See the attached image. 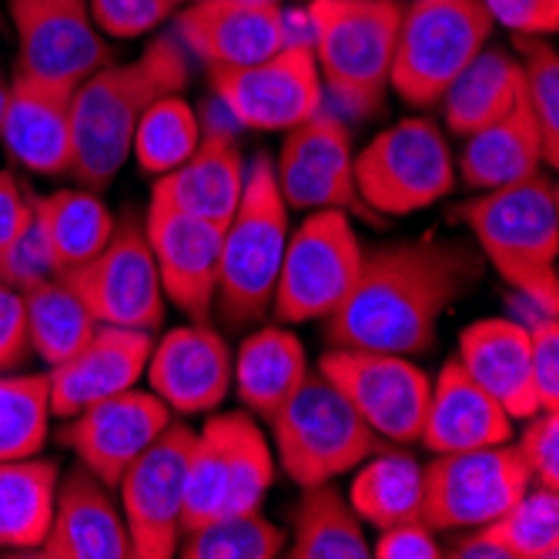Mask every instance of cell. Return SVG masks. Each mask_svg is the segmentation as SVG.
<instances>
[{
    "mask_svg": "<svg viewBox=\"0 0 559 559\" xmlns=\"http://www.w3.org/2000/svg\"><path fill=\"white\" fill-rule=\"evenodd\" d=\"M228 502V460L225 436L218 416L194 432L188 466H185V502H181V533H191L218 516H225Z\"/></svg>",
    "mask_w": 559,
    "mask_h": 559,
    "instance_id": "40",
    "label": "cell"
},
{
    "mask_svg": "<svg viewBox=\"0 0 559 559\" xmlns=\"http://www.w3.org/2000/svg\"><path fill=\"white\" fill-rule=\"evenodd\" d=\"M492 17L479 0H413L402 8L389 87L409 108H436L492 37Z\"/></svg>",
    "mask_w": 559,
    "mask_h": 559,
    "instance_id": "7",
    "label": "cell"
},
{
    "mask_svg": "<svg viewBox=\"0 0 559 559\" xmlns=\"http://www.w3.org/2000/svg\"><path fill=\"white\" fill-rule=\"evenodd\" d=\"M58 463L27 455L0 463V549H37L58 499Z\"/></svg>",
    "mask_w": 559,
    "mask_h": 559,
    "instance_id": "31",
    "label": "cell"
},
{
    "mask_svg": "<svg viewBox=\"0 0 559 559\" xmlns=\"http://www.w3.org/2000/svg\"><path fill=\"white\" fill-rule=\"evenodd\" d=\"M530 489V473L516 445L442 452L423 466V510L429 530H479L499 520Z\"/></svg>",
    "mask_w": 559,
    "mask_h": 559,
    "instance_id": "10",
    "label": "cell"
},
{
    "mask_svg": "<svg viewBox=\"0 0 559 559\" xmlns=\"http://www.w3.org/2000/svg\"><path fill=\"white\" fill-rule=\"evenodd\" d=\"M402 0H312L309 47L325 94L352 118L382 108L392 78Z\"/></svg>",
    "mask_w": 559,
    "mask_h": 559,
    "instance_id": "4",
    "label": "cell"
},
{
    "mask_svg": "<svg viewBox=\"0 0 559 559\" xmlns=\"http://www.w3.org/2000/svg\"><path fill=\"white\" fill-rule=\"evenodd\" d=\"M269 423L278 463L301 489L352 473L379 449V436L322 372L305 376Z\"/></svg>",
    "mask_w": 559,
    "mask_h": 559,
    "instance_id": "6",
    "label": "cell"
},
{
    "mask_svg": "<svg viewBox=\"0 0 559 559\" xmlns=\"http://www.w3.org/2000/svg\"><path fill=\"white\" fill-rule=\"evenodd\" d=\"M526 335H530V372L539 409H559V319L526 301Z\"/></svg>",
    "mask_w": 559,
    "mask_h": 559,
    "instance_id": "43",
    "label": "cell"
},
{
    "mask_svg": "<svg viewBox=\"0 0 559 559\" xmlns=\"http://www.w3.org/2000/svg\"><path fill=\"white\" fill-rule=\"evenodd\" d=\"M463 222L479 255L523 301L559 312V188L543 168L516 185L479 191L452 212Z\"/></svg>",
    "mask_w": 559,
    "mask_h": 559,
    "instance_id": "3",
    "label": "cell"
},
{
    "mask_svg": "<svg viewBox=\"0 0 559 559\" xmlns=\"http://www.w3.org/2000/svg\"><path fill=\"white\" fill-rule=\"evenodd\" d=\"M74 87L44 78L11 74V97L0 124V141L8 155L31 175L58 178L71 171L74 131H71Z\"/></svg>",
    "mask_w": 559,
    "mask_h": 559,
    "instance_id": "22",
    "label": "cell"
},
{
    "mask_svg": "<svg viewBox=\"0 0 559 559\" xmlns=\"http://www.w3.org/2000/svg\"><path fill=\"white\" fill-rule=\"evenodd\" d=\"M34 225L40 228L58 272L78 269L94 259L115 235L118 218L108 212L97 191L87 188H61L50 194L31 191Z\"/></svg>",
    "mask_w": 559,
    "mask_h": 559,
    "instance_id": "30",
    "label": "cell"
},
{
    "mask_svg": "<svg viewBox=\"0 0 559 559\" xmlns=\"http://www.w3.org/2000/svg\"><path fill=\"white\" fill-rule=\"evenodd\" d=\"M369 556L376 559H439L442 546L436 539V530H429L423 520H409L382 530L376 546H369Z\"/></svg>",
    "mask_w": 559,
    "mask_h": 559,
    "instance_id": "48",
    "label": "cell"
},
{
    "mask_svg": "<svg viewBox=\"0 0 559 559\" xmlns=\"http://www.w3.org/2000/svg\"><path fill=\"white\" fill-rule=\"evenodd\" d=\"M288 231V205L275 181V165L269 155H259L248 165L241 201L222 235L215 309L228 329L255 325L272 309Z\"/></svg>",
    "mask_w": 559,
    "mask_h": 559,
    "instance_id": "5",
    "label": "cell"
},
{
    "mask_svg": "<svg viewBox=\"0 0 559 559\" xmlns=\"http://www.w3.org/2000/svg\"><path fill=\"white\" fill-rule=\"evenodd\" d=\"M31 222H34L31 188H24L11 171H0V255H4Z\"/></svg>",
    "mask_w": 559,
    "mask_h": 559,
    "instance_id": "49",
    "label": "cell"
},
{
    "mask_svg": "<svg viewBox=\"0 0 559 559\" xmlns=\"http://www.w3.org/2000/svg\"><path fill=\"white\" fill-rule=\"evenodd\" d=\"M191 442L194 429L171 419V426L138 455L115 486L121 489V513L134 559H171L178 552Z\"/></svg>",
    "mask_w": 559,
    "mask_h": 559,
    "instance_id": "14",
    "label": "cell"
},
{
    "mask_svg": "<svg viewBox=\"0 0 559 559\" xmlns=\"http://www.w3.org/2000/svg\"><path fill=\"white\" fill-rule=\"evenodd\" d=\"M8 97H11V74L0 64V124H4V108H8Z\"/></svg>",
    "mask_w": 559,
    "mask_h": 559,
    "instance_id": "51",
    "label": "cell"
},
{
    "mask_svg": "<svg viewBox=\"0 0 559 559\" xmlns=\"http://www.w3.org/2000/svg\"><path fill=\"white\" fill-rule=\"evenodd\" d=\"M61 275L58 265H55V255H50V248L40 235V228L31 222L17 238L14 245L0 255V282L17 288V292H27L47 278Z\"/></svg>",
    "mask_w": 559,
    "mask_h": 559,
    "instance_id": "45",
    "label": "cell"
},
{
    "mask_svg": "<svg viewBox=\"0 0 559 559\" xmlns=\"http://www.w3.org/2000/svg\"><path fill=\"white\" fill-rule=\"evenodd\" d=\"M175 21V37L209 71L265 61L292 40L278 0H194Z\"/></svg>",
    "mask_w": 559,
    "mask_h": 559,
    "instance_id": "18",
    "label": "cell"
},
{
    "mask_svg": "<svg viewBox=\"0 0 559 559\" xmlns=\"http://www.w3.org/2000/svg\"><path fill=\"white\" fill-rule=\"evenodd\" d=\"M97 325L158 332L165 325V292L144 225L128 212L111 241L78 269L61 272Z\"/></svg>",
    "mask_w": 559,
    "mask_h": 559,
    "instance_id": "11",
    "label": "cell"
},
{
    "mask_svg": "<svg viewBox=\"0 0 559 559\" xmlns=\"http://www.w3.org/2000/svg\"><path fill=\"white\" fill-rule=\"evenodd\" d=\"M178 552L185 559H275L285 552V530L259 510L225 513L191 533H181Z\"/></svg>",
    "mask_w": 559,
    "mask_h": 559,
    "instance_id": "38",
    "label": "cell"
},
{
    "mask_svg": "<svg viewBox=\"0 0 559 559\" xmlns=\"http://www.w3.org/2000/svg\"><path fill=\"white\" fill-rule=\"evenodd\" d=\"M483 275V259L463 241H395L362 255L345 301L325 319L332 348L423 355L436 345L439 319Z\"/></svg>",
    "mask_w": 559,
    "mask_h": 559,
    "instance_id": "1",
    "label": "cell"
},
{
    "mask_svg": "<svg viewBox=\"0 0 559 559\" xmlns=\"http://www.w3.org/2000/svg\"><path fill=\"white\" fill-rule=\"evenodd\" d=\"M460 366L502 405L510 419L539 413L530 372V335L520 319H479L460 335Z\"/></svg>",
    "mask_w": 559,
    "mask_h": 559,
    "instance_id": "26",
    "label": "cell"
},
{
    "mask_svg": "<svg viewBox=\"0 0 559 559\" xmlns=\"http://www.w3.org/2000/svg\"><path fill=\"white\" fill-rule=\"evenodd\" d=\"M348 502L362 523L376 530H389L399 523L419 520L423 510V466L409 452H372L369 460L355 466V479L348 486Z\"/></svg>",
    "mask_w": 559,
    "mask_h": 559,
    "instance_id": "32",
    "label": "cell"
},
{
    "mask_svg": "<svg viewBox=\"0 0 559 559\" xmlns=\"http://www.w3.org/2000/svg\"><path fill=\"white\" fill-rule=\"evenodd\" d=\"M523 97V68L520 58L499 47H483L479 55L463 68L445 94L439 97V108L445 128L455 138H469L502 115H510Z\"/></svg>",
    "mask_w": 559,
    "mask_h": 559,
    "instance_id": "28",
    "label": "cell"
},
{
    "mask_svg": "<svg viewBox=\"0 0 559 559\" xmlns=\"http://www.w3.org/2000/svg\"><path fill=\"white\" fill-rule=\"evenodd\" d=\"M218 105L238 128L288 131L325 108V87L309 40H288L272 58L212 71Z\"/></svg>",
    "mask_w": 559,
    "mask_h": 559,
    "instance_id": "13",
    "label": "cell"
},
{
    "mask_svg": "<svg viewBox=\"0 0 559 559\" xmlns=\"http://www.w3.org/2000/svg\"><path fill=\"white\" fill-rule=\"evenodd\" d=\"M295 559H366L369 539L366 523L352 510V502L332 486H309L295 510Z\"/></svg>",
    "mask_w": 559,
    "mask_h": 559,
    "instance_id": "33",
    "label": "cell"
},
{
    "mask_svg": "<svg viewBox=\"0 0 559 559\" xmlns=\"http://www.w3.org/2000/svg\"><path fill=\"white\" fill-rule=\"evenodd\" d=\"M201 141V121L194 108L181 94L158 97L151 105L131 138V155L138 158V168L151 178L168 175L178 165H185Z\"/></svg>",
    "mask_w": 559,
    "mask_h": 559,
    "instance_id": "35",
    "label": "cell"
},
{
    "mask_svg": "<svg viewBox=\"0 0 559 559\" xmlns=\"http://www.w3.org/2000/svg\"><path fill=\"white\" fill-rule=\"evenodd\" d=\"M352 175L366 209L385 218L426 212L455 188L452 151L432 118H402L379 131L352 158Z\"/></svg>",
    "mask_w": 559,
    "mask_h": 559,
    "instance_id": "8",
    "label": "cell"
},
{
    "mask_svg": "<svg viewBox=\"0 0 559 559\" xmlns=\"http://www.w3.org/2000/svg\"><path fill=\"white\" fill-rule=\"evenodd\" d=\"M24 295V319H27V338L31 352L50 369L61 366L91 342L97 332V322L84 309V301L68 288L61 275L47 278Z\"/></svg>",
    "mask_w": 559,
    "mask_h": 559,
    "instance_id": "34",
    "label": "cell"
},
{
    "mask_svg": "<svg viewBox=\"0 0 559 559\" xmlns=\"http://www.w3.org/2000/svg\"><path fill=\"white\" fill-rule=\"evenodd\" d=\"M516 452L530 473V483L559 489V409H539L530 416Z\"/></svg>",
    "mask_w": 559,
    "mask_h": 559,
    "instance_id": "44",
    "label": "cell"
},
{
    "mask_svg": "<svg viewBox=\"0 0 559 559\" xmlns=\"http://www.w3.org/2000/svg\"><path fill=\"white\" fill-rule=\"evenodd\" d=\"M460 155V178L473 191H492L502 185H516L530 175H536L543 162V138L536 128V118L530 115L526 100L492 121L489 128L463 138Z\"/></svg>",
    "mask_w": 559,
    "mask_h": 559,
    "instance_id": "29",
    "label": "cell"
},
{
    "mask_svg": "<svg viewBox=\"0 0 559 559\" xmlns=\"http://www.w3.org/2000/svg\"><path fill=\"white\" fill-rule=\"evenodd\" d=\"M309 376V355L295 332L265 325L248 332L231 355V389L245 409L272 419Z\"/></svg>",
    "mask_w": 559,
    "mask_h": 559,
    "instance_id": "27",
    "label": "cell"
},
{
    "mask_svg": "<svg viewBox=\"0 0 559 559\" xmlns=\"http://www.w3.org/2000/svg\"><path fill=\"white\" fill-rule=\"evenodd\" d=\"M225 436V460H228V502L225 513H251L259 510L265 492L275 479L272 445L265 432L245 413L218 416Z\"/></svg>",
    "mask_w": 559,
    "mask_h": 559,
    "instance_id": "37",
    "label": "cell"
},
{
    "mask_svg": "<svg viewBox=\"0 0 559 559\" xmlns=\"http://www.w3.org/2000/svg\"><path fill=\"white\" fill-rule=\"evenodd\" d=\"M516 58L523 68V100L536 118L543 138V162L556 168L559 162V55L549 37L513 34Z\"/></svg>",
    "mask_w": 559,
    "mask_h": 559,
    "instance_id": "41",
    "label": "cell"
},
{
    "mask_svg": "<svg viewBox=\"0 0 559 559\" xmlns=\"http://www.w3.org/2000/svg\"><path fill=\"white\" fill-rule=\"evenodd\" d=\"M50 395L47 372L40 376H0V463L40 455L50 436Z\"/></svg>",
    "mask_w": 559,
    "mask_h": 559,
    "instance_id": "36",
    "label": "cell"
},
{
    "mask_svg": "<svg viewBox=\"0 0 559 559\" xmlns=\"http://www.w3.org/2000/svg\"><path fill=\"white\" fill-rule=\"evenodd\" d=\"M31 355L27 319H24V295L0 282V376L14 372Z\"/></svg>",
    "mask_w": 559,
    "mask_h": 559,
    "instance_id": "47",
    "label": "cell"
},
{
    "mask_svg": "<svg viewBox=\"0 0 559 559\" xmlns=\"http://www.w3.org/2000/svg\"><path fill=\"white\" fill-rule=\"evenodd\" d=\"M144 235L158 265L165 298L191 316V322H209L215 312L225 225L181 215L151 201L144 215Z\"/></svg>",
    "mask_w": 559,
    "mask_h": 559,
    "instance_id": "19",
    "label": "cell"
},
{
    "mask_svg": "<svg viewBox=\"0 0 559 559\" xmlns=\"http://www.w3.org/2000/svg\"><path fill=\"white\" fill-rule=\"evenodd\" d=\"M506 559H556L559 556V489L530 483V489L499 520L483 526Z\"/></svg>",
    "mask_w": 559,
    "mask_h": 559,
    "instance_id": "39",
    "label": "cell"
},
{
    "mask_svg": "<svg viewBox=\"0 0 559 559\" xmlns=\"http://www.w3.org/2000/svg\"><path fill=\"white\" fill-rule=\"evenodd\" d=\"M352 134L348 124L329 108L316 111L285 131V144L275 165V181L282 201L295 212H352L359 218H376L355 188L352 175Z\"/></svg>",
    "mask_w": 559,
    "mask_h": 559,
    "instance_id": "15",
    "label": "cell"
},
{
    "mask_svg": "<svg viewBox=\"0 0 559 559\" xmlns=\"http://www.w3.org/2000/svg\"><path fill=\"white\" fill-rule=\"evenodd\" d=\"M452 556L455 559H506V552H502V546L479 526V530H473V536H466V539H460L452 546Z\"/></svg>",
    "mask_w": 559,
    "mask_h": 559,
    "instance_id": "50",
    "label": "cell"
},
{
    "mask_svg": "<svg viewBox=\"0 0 559 559\" xmlns=\"http://www.w3.org/2000/svg\"><path fill=\"white\" fill-rule=\"evenodd\" d=\"M419 442L436 455L502 445L513 442V419L460 366V359H449L429 389Z\"/></svg>",
    "mask_w": 559,
    "mask_h": 559,
    "instance_id": "25",
    "label": "cell"
},
{
    "mask_svg": "<svg viewBox=\"0 0 559 559\" xmlns=\"http://www.w3.org/2000/svg\"><path fill=\"white\" fill-rule=\"evenodd\" d=\"M21 74L78 87L111 58L108 37L94 27L87 0H8Z\"/></svg>",
    "mask_w": 559,
    "mask_h": 559,
    "instance_id": "16",
    "label": "cell"
},
{
    "mask_svg": "<svg viewBox=\"0 0 559 559\" xmlns=\"http://www.w3.org/2000/svg\"><path fill=\"white\" fill-rule=\"evenodd\" d=\"M245 155L228 124H201L194 155L168 175H158L151 201L181 215L228 225L245 191Z\"/></svg>",
    "mask_w": 559,
    "mask_h": 559,
    "instance_id": "24",
    "label": "cell"
},
{
    "mask_svg": "<svg viewBox=\"0 0 559 559\" xmlns=\"http://www.w3.org/2000/svg\"><path fill=\"white\" fill-rule=\"evenodd\" d=\"M319 372L348 399L362 423L389 442H419L432 379L409 355L372 348H329Z\"/></svg>",
    "mask_w": 559,
    "mask_h": 559,
    "instance_id": "12",
    "label": "cell"
},
{
    "mask_svg": "<svg viewBox=\"0 0 559 559\" xmlns=\"http://www.w3.org/2000/svg\"><path fill=\"white\" fill-rule=\"evenodd\" d=\"M188 78V50L171 34L155 37L128 64L108 61L87 74L71 94L74 155L68 175L87 191H108L131 158V138L141 115L158 97L181 94Z\"/></svg>",
    "mask_w": 559,
    "mask_h": 559,
    "instance_id": "2",
    "label": "cell"
},
{
    "mask_svg": "<svg viewBox=\"0 0 559 559\" xmlns=\"http://www.w3.org/2000/svg\"><path fill=\"white\" fill-rule=\"evenodd\" d=\"M171 419L175 413L155 392L134 385L71 416L61 429V442L87 473L115 489L124 469L171 426Z\"/></svg>",
    "mask_w": 559,
    "mask_h": 559,
    "instance_id": "17",
    "label": "cell"
},
{
    "mask_svg": "<svg viewBox=\"0 0 559 559\" xmlns=\"http://www.w3.org/2000/svg\"><path fill=\"white\" fill-rule=\"evenodd\" d=\"M94 27L111 40H138L151 31H158L181 0H87Z\"/></svg>",
    "mask_w": 559,
    "mask_h": 559,
    "instance_id": "42",
    "label": "cell"
},
{
    "mask_svg": "<svg viewBox=\"0 0 559 559\" xmlns=\"http://www.w3.org/2000/svg\"><path fill=\"white\" fill-rule=\"evenodd\" d=\"M362 255L366 248L345 212H309L285 241L272 298L275 319L282 325L325 322L359 278Z\"/></svg>",
    "mask_w": 559,
    "mask_h": 559,
    "instance_id": "9",
    "label": "cell"
},
{
    "mask_svg": "<svg viewBox=\"0 0 559 559\" xmlns=\"http://www.w3.org/2000/svg\"><path fill=\"white\" fill-rule=\"evenodd\" d=\"M111 492L81 463L68 469L58 479L50 530L34 552L44 559H134L121 502Z\"/></svg>",
    "mask_w": 559,
    "mask_h": 559,
    "instance_id": "21",
    "label": "cell"
},
{
    "mask_svg": "<svg viewBox=\"0 0 559 559\" xmlns=\"http://www.w3.org/2000/svg\"><path fill=\"white\" fill-rule=\"evenodd\" d=\"M151 345H155L151 332L97 325L91 342L74 359L47 369L50 413L58 419H71L100 399L134 389L147 369Z\"/></svg>",
    "mask_w": 559,
    "mask_h": 559,
    "instance_id": "23",
    "label": "cell"
},
{
    "mask_svg": "<svg viewBox=\"0 0 559 559\" xmlns=\"http://www.w3.org/2000/svg\"><path fill=\"white\" fill-rule=\"evenodd\" d=\"M492 24L510 27L513 34L549 37L559 27V0H479Z\"/></svg>",
    "mask_w": 559,
    "mask_h": 559,
    "instance_id": "46",
    "label": "cell"
},
{
    "mask_svg": "<svg viewBox=\"0 0 559 559\" xmlns=\"http://www.w3.org/2000/svg\"><path fill=\"white\" fill-rule=\"evenodd\" d=\"M144 376L175 416L215 413L231 392V348L209 322L178 325L151 345Z\"/></svg>",
    "mask_w": 559,
    "mask_h": 559,
    "instance_id": "20",
    "label": "cell"
}]
</instances>
